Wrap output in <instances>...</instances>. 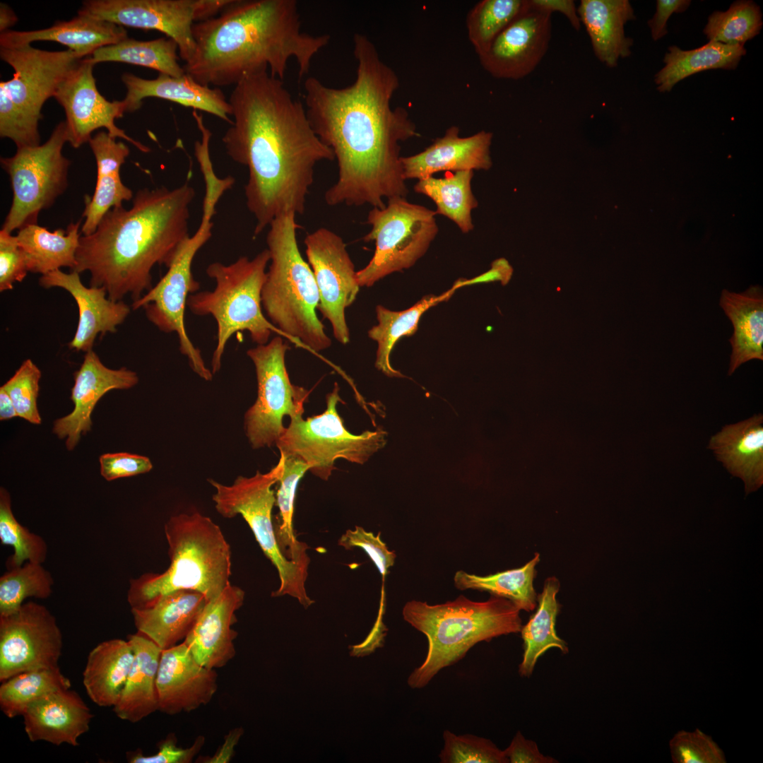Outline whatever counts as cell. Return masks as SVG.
Masks as SVG:
<instances>
[{
    "mask_svg": "<svg viewBox=\"0 0 763 763\" xmlns=\"http://www.w3.org/2000/svg\"><path fill=\"white\" fill-rule=\"evenodd\" d=\"M353 55L357 70L351 85L336 88L314 76L304 80L305 109L337 162V179L324 194L326 204L383 208L384 199L407 196L400 143L420 135L408 110L391 105L399 79L374 44L355 33Z\"/></svg>",
    "mask_w": 763,
    "mask_h": 763,
    "instance_id": "1",
    "label": "cell"
},
{
    "mask_svg": "<svg viewBox=\"0 0 763 763\" xmlns=\"http://www.w3.org/2000/svg\"><path fill=\"white\" fill-rule=\"evenodd\" d=\"M228 101L233 119L222 141L230 158L248 168L244 193L256 237L278 215L304 212L314 167L335 157L302 102L268 71L243 78Z\"/></svg>",
    "mask_w": 763,
    "mask_h": 763,
    "instance_id": "2",
    "label": "cell"
},
{
    "mask_svg": "<svg viewBox=\"0 0 763 763\" xmlns=\"http://www.w3.org/2000/svg\"><path fill=\"white\" fill-rule=\"evenodd\" d=\"M192 32L195 51L183 68L208 86L235 85L264 71L283 81L290 59L301 78L330 41L327 34L302 32L295 0H232Z\"/></svg>",
    "mask_w": 763,
    "mask_h": 763,
    "instance_id": "3",
    "label": "cell"
},
{
    "mask_svg": "<svg viewBox=\"0 0 763 763\" xmlns=\"http://www.w3.org/2000/svg\"><path fill=\"white\" fill-rule=\"evenodd\" d=\"M195 196L188 182L175 188L138 190L132 206L109 211L89 235L81 236L74 271H88L90 285L102 287L108 298L133 302L152 288L155 264L170 266L189 237V205Z\"/></svg>",
    "mask_w": 763,
    "mask_h": 763,
    "instance_id": "4",
    "label": "cell"
},
{
    "mask_svg": "<svg viewBox=\"0 0 763 763\" xmlns=\"http://www.w3.org/2000/svg\"><path fill=\"white\" fill-rule=\"evenodd\" d=\"M403 619L428 641L424 662L410 674L413 689L423 688L444 668L461 660L476 644L520 632V610L509 599L492 596L483 602L463 596L444 603L429 605L410 601L403 608Z\"/></svg>",
    "mask_w": 763,
    "mask_h": 763,
    "instance_id": "5",
    "label": "cell"
},
{
    "mask_svg": "<svg viewBox=\"0 0 763 763\" xmlns=\"http://www.w3.org/2000/svg\"><path fill=\"white\" fill-rule=\"evenodd\" d=\"M170 564L162 573H146L131 579L127 600L131 608H144L160 596L192 590L207 601L230 584L231 552L220 527L199 512L172 516L165 525Z\"/></svg>",
    "mask_w": 763,
    "mask_h": 763,
    "instance_id": "6",
    "label": "cell"
},
{
    "mask_svg": "<svg viewBox=\"0 0 763 763\" xmlns=\"http://www.w3.org/2000/svg\"><path fill=\"white\" fill-rule=\"evenodd\" d=\"M292 212L269 225L266 244L270 266L261 292V304L270 322L282 335L314 352L331 345L316 309L319 294L313 272L300 252Z\"/></svg>",
    "mask_w": 763,
    "mask_h": 763,
    "instance_id": "7",
    "label": "cell"
},
{
    "mask_svg": "<svg viewBox=\"0 0 763 763\" xmlns=\"http://www.w3.org/2000/svg\"><path fill=\"white\" fill-rule=\"evenodd\" d=\"M270 261L267 249L249 259L241 256L235 262H214L206 274L214 279L212 291L190 295L187 306L197 316H212L217 324V344L211 359V371L216 374L227 341L236 333L247 331L258 345L268 343L272 332L278 329L262 312L261 292Z\"/></svg>",
    "mask_w": 763,
    "mask_h": 763,
    "instance_id": "8",
    "label": "cell"
},
{
    "mask_svg": "<svg viewBox=\"0 0 763 763\" xmlns=\"http://www.w3.org/2000/svg\"><path fill=\"white\" fill-rule=\"evenodd\" d=\"M284 456L269 471H256L252 477L239 475L230 485L208 479L215 488L213 495L216 511L225 518L241 515L250 527L264 555L276 568L280 586L273 596L289 595L308 608L314 601L306 592L307 564L288 559L278 545L272 509L276 496L272 486L278 482L283 469Z\"/></svg>",
    "mask_w": 763,
    "mask_h": 763,
    "instance_id": "9",
    "label": "cell"
},
{
    "mask_svg": "<svg viewBox=\"0 0 763 763\" xmlns=\"http://www.w3.org/2000/svg\"><path fill=\"white\" fill-rule=\"evenodd\" d=\"M340 402L343 403L335 382L326 396V410L306 420L303 413L290 417L288 427L276 443L280 454L302 460L314 475L324 480L331 476L337 459L362 464L386 443V434L382 430L351 434L337 411Z\"/></svg>",
    "mask_w": 763,
    "mask_h": 763,
    "instance_id": "10",
    "label": "cell"
},
{
    "mask_svg": "<svg viewBox=\"0 0 763 763\" xmlns=\"http://www.w3.org/2000/svg\"><path fill=\"white\" fill-rule=\"evenodd\" d=\"M435 215V211L401 196L388 199L383 208H372L367 217L371 229L363 240L374 241L375 251L366 266L356 272L360 287H370L413 266L438 232Z\"/></svg>",
    "mask_w": 763,
    "mask_h": 763,
    "instance_id": "11",
    "label": "cell"
},
{
    "mask_svg": "<svg viewBox=\"0 0 763 763\" xmlns=\"http://www.w3.org/2000/svg\"><path fill=\"white\" fill-rule=\"evenodd\" d=\"M215 205L211 200L203 201L201 222L196 232L182 244L155 286L131 305L134 310L144 308L148 319L161 331L177 334L179 351L187 357L194 372L206 381H211L213 374L187 334L184 314L189 296L200 288L191 266L198 251L211 237V218L215 213Z\"/></svg>",
    "mask_w": 763,
    "mask_h": 763,
    "instance_id": "12",
    "label": "cell"
},
{
    "mask_svg": "<svg viewBox=\"0 0 763 763\" xmlns=\"http://www.w3.org/2000/svg\"><path fill=\"white\" fill-rule=\"evenodd\" d=\"M68 142L65 121L59 123L42 145L17 148L8 158H1L13 191L11 206L2 230L10 233L35 224L40 212L50 208L66 189L71 162L62 154Z\"/></svg>",
    "mask_w": 763,
    "mask_h": 763,
    "instance_id": "13",
    "label": "cell"
},
{
    "mask_svg": "<svg viewBox=\"0 0 763 763\" xmlns=\"http://www.w3.org/2000/svg\"><path fill=\"white\" fill-rule=\"evenodd\" d=\"M289 345L280 336L247 351L254 365L257 398L244 415V428L253 449L276 444L283 432L284 416L304 411L309 391L291 383L285 362Z\"/></svg>",
    "mask_w": 763,
    "mask_h": 763,
    "instance_id": "14",
    "label": "cell"
},
{
    "mask_svg": "<svg viewBox=\"0 0 763 763\" xmlns=\"http://www.w3.org/2000/svg\"><path fill=\"white\" fill-rule=\"evenodd\" d=\"M62 634L43 605L29 601L0 616V680L31 670L59 667Z\"/></svg>",
    "mask_w": 763,
    "mask_h": 763,
    "instance_id": "15",
    "label": "cell"
},
{
    "mask_svg": "<svg viewBox=\"0 0 763 763\" xmlns=\"http://www.w3.org/2000/svg\"><path fill=\"white\" fill-rule=\"evenodd\" d=\"M1 60L10 65L13 78L0 82V90L14 103L29 125L38 131L42 108L63 79L83 58L71 49L51 52L30 45L0 47Z\"/></svg>",
    "mask_w": 763,
    "mask_h": 763,
    "instance_id": "16",
    "label": "cell"
},
{
    "mask_svg": "<svg viewBox=\"0 0 763 763\" xmlns=\"http://www.w3.org/2000/svg\"><path fill=\"white\" fill-rule=\"evenodd\" d=\"M304 243L308 264L319 294L317 309L327 319L334 338L341 344L350 341L345 309L355 301L360 285L355 266L341 236L320 227L308 234Z\"/></svg>",
    "mask_w": 763,
    "mask_h": 763,
    "instance_id": "17",
    "label": "cell"
},
{
    "mask_svg": "<svg viewBox=\"0 0 763 763\" xmlns=\"http://www.w3.org/2000/svg\"><path fill=\"white\" fill-rule=\"evenodd\" d=\"M199 0H88L78 14L124 28L155 30L172 39L185 62L196 44L192 28L198 23Z\"/></svg>",
    "mask_w": 763,
    "mask_h": 763,
    "instance_id": "18",
    "label": "cell"
},
{
    "mask_svg": "<svg viewBox=\"0 0 763 763\" xmlns=\"http://www.w3.org/2000/svg\"><path fill=\"white\" fill-rule=\"evenodd\" d=\"M94 66L83 58L69 72L54 95L66 114L68 142L79 148L90 141L94 131L105 128L112 138H123L140 151L149 152L148 146L115 124V119L125 113L122 100L110 102L100 93L93 76Z\"/></svg>",
    "mask_w": 763,
    "mask_h": 763,
    "instance_id": "19",
    "label": "cell"
},
{
    "mask_svg": "<svg viewBox=\"0 0 763 763\" xmlns=\"http://www.w3.org/2000/svg\"><path fill=\"white\" fill-rule=\"evenodd\" d=\"M551 16L530 6L497 36L486 52L478 56L484 70L498 79L519 80L531 73L548 49Z\"/></svg>",
    "mask_w": 763,
    "mask_h": 763,
    "instance_id": "20",
    "label": "cell"
},
{
    "mask_svg": "<svg viewBox=\"0 0 763 763\" xmlns=\"http://www.w3.org/2000/svg\"><path fill=\"white\" fill-rule=\"evenodd\" d=\"M138 380L135 372L126 367L108 368L93 350L86 352L81 367L74 372L70 397L73 409L54 422L53 432L59 439L66 438V446L72 451L81 435L91 430V414L99 400L111 390L132 388Z\"/></svg>",
    "mask_w": 763,
    "mask_h": 763,
    "instance_id": "21",
    "label": "cell"
},
{
    "mask_svg": "<svg viewBox=\"0 0 763 763\" xmlns=\"http://www.w3.org/2000/svg\"><path fill=\"white\" fill-rule=\"evenodd\" d=\"M217 680L216 671L199 663L184 642L162 650L156 678L158 710L175 715L207 704L218 690Z\"/></svg>",
    "mask_w": 763,
    "mask_h": 763,
    "instance_id": "22",
    "label": "cell"
},
{
    "mask_svg": "<svg viewBox=\"0 0 763 763\" xmlns=\"http://www.w3.org/2000/svg\"><path fill=\"white\" fill-rule=\"evenodd\" d=\"M40 285L45 288L58 287L68 291L76 300L79 312L75 335L69 346L76 351L92 350L99 333H115L117 326L124 322L130 313V307L123 301H113L106 297L102 287H86L79 273H69L59 269L40 277Z\"/></svg>",
    "mask_w": 763,
    "mask_h": 763,
    "instance_id": "23",
    "label": "cell"
},
{
    "mask_svg": "<svg viewBox=\"0 0 763 763\" xmlns=\"http://www.w3.org/2000/svg\"><path fill=\"white\" fill-rule=\"evenodd\" d=\"M492 132L480 131L467 137L460 136L457 126L449 127L443 136L437 138L424 150L410 156H401L405 180L427 178L440 171L454 172L489 170L492 165L490 146Z\"/></svg>",
    "mask_w": 763,
    "mask_h": 763,
    "instance_id": "24",
    "label": "cell"
},
{
    "mask_svg": "<svg viewBox=\"0 0 763 763\" xmlns=\"http://www.w3.org/2000/svg\"><path fill=\"white\" fill-rule=\"evenodd\" d=\"M244 591L230 584L217 598L208 601L184 643L201 666L215 669L225 666L236 654L232 629L235 612L242 605Z\"/></svg>",
    "mask_w": 763,
    "mask_h": 763,
    "instance_id": "25",
    "label": "cell"
},
{
    "mask_svg": "<svg viewBox=\"0 0 763 763\" xmlns=\"http://www.w3.org/2000/svg\"><path fill=\"white\" fill-rule=\"evenodd\" d=\"M122 81L126 88L122 100L125 112L139 110L143 99L153 97L203 111L230 124L232 123L230 118L232 107L222 90L202 85L187 73L181 76L159 73L156 78L149 80L125 73Z\"/></svg>",
    "mask_w": 763,
    "mask_h": 763,
    "instance_id": "26",
    "label": "cell"
},
{
    "mask_svg": "<svg viewBox=\"0 0 763 763\" xmlns=\"http://www.w3.org/2000/svg\"><path fill=\"white\" fill-rule=\"evenodd\" d=\"M23 716L30 741L77 746L78 738L89 730L93 714L77 692L64 689L32 704Z\"/></svg>",
    "mask_w": 763,
    "mask_h": 763,
    "instance_id": "27",
    "label": "cell"
},
{
    "mask_svg": "<svg viewBox=\"0 0 763 763\" xmlns=\"http://www.w3.org/2000/svg\"><path fill=\"white\" fill-rule=\"evenodd\" d=\"M206 602L199 592L177 590L146 608H131V614L138 632L165 650L185 639Z\"/></svg>",
    "mask_w": 763,
    "mask_h": 763,
    "instance_id": "28",
    "label": "cell"
},
{
    "mask_svg": "<svg viewBox=\"0 0 763 763\" xmlns=\"http://www.w3.org/2000/svg\"><path fill=\"white\" fill-rule=\"evenodd\" d=\"M709 448L731 475L743 480L746 495L762 485V414L725 425L711 437Z\"/></svg>",
    "mask_w": 763,
    "mask_h": 763,
    "instance_id": "29",
    "label": "cell"
},
{
    "mask_svg": "<svg viewBox=\"0 0 763 763\" xmlns=\"http://www.w3.org/2000/svg\"><path fill=\"white\" fill-rule=\"evenodd\" d=\"M127 37V32L122 26L78 14L69 20L57 21L45 29L1 32L0 47L28 45L35 41H54L87 57L98 48L117 44Z\"/></svg>",
    "mask_w": 763,
    "mask_h": 763,
    "instance_id": "30",
    "label": "cell"
},
{
    "mask_svg": "<svg viewBox=\"0 0 763 763\" xmlns=\"http://www.w3.org/2000/svg\"><path fill=\"white\" fill-rule=\"evenodd\" d=\"M577 12L601 62L613 68L631 54L633 41L625 35V25L635 16L628 0H581Z\"/></svg>",
    "mask_w": 763,
    "mask_h": 763,
    "instance_id": "31",
    "label": "cell"
},
{
    "mask_svg": "<svg viewBox=\"0 0 763 763\" xmlns=\"http://www.w3.org/2000/svg\"><path fill=\"white\" fill-rule=\"evenodd\" d=\"M134 658L113 710L121 719L136 723L159 709L156 678L162 650L146 636L127 637Z\"/></svg>",
    "mask_w": 763,
    "mask_h": 763,
    "instance_id": "32",
    "label": "cell"
},
{
    "mask_svg": "<svg viewBox=\"0 0 763 763\" xmlns=\"http://www.w3.org/2000/svg\"><path fill=\"white\" fill-rule=\"evenodd\" d=\"M720 306L733 326L728 374L752 360H763V293L759 286H750L740 293L723 290Z\"/></svg>",
    "mask_w": 763,
    "mask_h": 763,
    "instance_id": "33",
    "label": "cell"
},
{
    "mask_svg": "<svg viewBox=\"0 0 763 763\" xmlns=\"http://www.w3.org/2000/svg\"><path fill=\"white\" fill-rule=\"evenodd\" d=\"M134 653L126 640L102 641L89 653L83 684L90 699L100 706H114L124 686Z\"/></svg>",
    "mask_w": 763,
    "mask_h": 763,
    "instance_id": "34",
    "label": "cell"
},
{
    "mask_svg": "<svg viewBox=\"0 0 763 763\" xmlns=\"http://www.w3.org/2000/svg\"><path fill=\"white\" fill-rule=\"evenodd\" d=\"M81 220L71 223L65 230L59 228L54 232L37 223L20 229L16 236L28 271L43 276L61 267L73 270L81 237Z\"/></svg>",
    "mask_w": 763,
    "mask_h": 763,
    "instance_id": "35",
    "label": "cell"
},
{
    "mask_svg": "<svg viewBox=\"0 0 763 763\" xmlns=\"http://www.w3.org/2000/svg\"><path fill=\"white\" fill-rule=\"evenodd\" d=\"M560 581L556 577H549L544 583L542 593L537 596L538 603L536 612L528 622L522 625L521 638L524 653L519 666L521 677H530L538 659L548 649L555 648L567 653V643L557 634L555 625L560 605L556 596L560 590Z\"/></svg>",
    "mask_w": 763,
    "mask_h": 763,
    "instance_id": "36",
    "label": "cell"
},
{
    "mask_svg": "<svg viewBox=\"0 0 763 763\" xmlns=\"http://www.w3.org/2000/svg\"><path fill=\"white\" fill-rule=\"evenodd\" d=\"M468 285L466 280H459L448 291L440 295H427L411 307L403 311H392L382 305L376 307L378 324L368 331L369 337L377 343L376 367L389 377L401 374L390 364V355L396 343L403 336H411L418 330L422 315L430 307L446 301L459 288Z\"/></svg>",
    "mask_w": 763,
    "mask_h": 763,
    "instance_id": "37",
    "label": "cell"
},
{
    "mask_svg": "<svg viewBox=\"0 0 763 763\" xmlns=\"http://www.w3.org/2000/svg\"><path fill=\"white\" fill-rule=\"evenodd\" d=\"M745 53L744 45L711 41L687 51L676 46L670 47L663 59L666 65L656 75L657 89L660 92L670 91L680 81L700 71L712 69H734Z\"/></svg>",
    "mask_w": 763,
    "mask_h": 763,
    "instance_id": "38",
    "label": "cell"
},
{
    "mask_svg": "<svg viewBox=\"0 0 763 763\" xmlns=\"http://www.w3.org/2000/svg\"><path fill=\"white\" fill-rule=\"evenodd\" d=\"M473 176V170L446 174L442 178L431 176L419 179L414 190L434 201L436 214L447 217L463 233H468L474 227L471 211L478 204L471 189Z\"/></svg>",
    "mask_w": 763,
    "mask_h": 763,
    "instance_id": "39",
    "label": "cell"
},
{
    "mask_svg": "<svg viewBox=\"0 0 763 763\" xmlns=\"http://www.w3.org/2000/svg\"><path fill=\"white\" fill-rule=\"evenodd\" d=\"M178 45L172 39L160 37L141 41L127 37L117 44L96 49L87 59L95 65L106 61L122 62L158 71L172 76L185 74L178 63Z\"/></svg>",
    "mask_w": 763,
    "mask_h": 763,
    "instance_id": "40",
    "label": "cell"
},
{
    "mask_svg": "<svg viewBox=\"0 0 763 763\" xmlns=\"http://www.w3.org/2000/svg\"><path fill=\"white\" fill-rule=\"evenodd\" d=\"M540 561L539 553L521 567L478 576L458 571L454 575L456 587L460 590L473 589L487 591L492 596L510 600L520 610L527 612L536 607L537 594L533 587L536 566Z\"/></svg>",
    "mask_w": 763,
    "mask_h": 763,
    "instance_id": "41",
    "label": "cell"
},
{
    "mask_svg": "<svg viewBox=\"0 0 763 763\" xmlns=\"http://www.w3.org/2000/svg\"><path fill=\"white\" fill-rule=\"evenodd\" d=\"M71 687V681L61 672L59 666L25 671L2 682L0 708L8 718L23 716L36 701Z\"/></svg>",
    "mask_w": 763,
    "mask_h": 763,
    "instance_id": "42",
    "label": "cell"
},
{
    "mask_svg": "<svg viewBox=\"0 0 763 763\" xmlns=\"http://www.w3.org/2000/svg\"><path fill=\"white\" fill-rule=\"evenodd\" d=\"M282 455L284 465L276 496V504L279 509L278 521L274 524L277 541L288 559L309 564L306 553L307 546L296 539L292 526L296 489L302 477L309 471V466L300 459Z\"/></svg>",
    "mask_w": 763,
    "mask_h": 763,
    "instance_id": "43",
    "label": "cell"
},
{
    "mask_svg": "<svg viewBox=\"0 0 763 763\" xmlns=\"http://www.w3.org/2000/svg\"><path fill=\"white\" fill-rule=\"evenodd\" d=\"M530 7L528 0H481L466 16L469 41L478 57L487 51L497 36Z\"/></svg>",
    "mask_w": 763,
    "mask_h": 763,
    "instance_id": "44",
    "label": "cell"
},
{
    "mask_svg": "<svg viewBox=\"0 0 763 763\" xmlns=\"http://www.w3.org/2000/svg\"><path fill=\"white\" fill-rule=\"evenodd\" d=\"M53 585L52 576L42 564L27 562L8 569L0 577V616L15 613L29 597L47 598Z\"/></svg>",
    "mask_w": 763,
    "mask_h": 763,
    "instance_id": "45",
    "label": "cell"
},
{
    "mask_svg": "<svg viewBox=\"0 0 763 763\" xmlns=\"http://www.w3.org/2000/svg\"><path fill=\"white\" fill-rule=\"evenodd\" d=\"M762 20L759 7L751 1H738L724 12H714L704 29L709 41L744 45L759 33Z\"/></svg>",
    "mask_w": 763,
    "mask_h": 763,
    "instance_id": "46",
    "label": "cell"
},
{
    "mask_svg": "<svg viewBox=\"0 0 763 763\" xmlns=\"http://www.w3.org/2000/svg\"><path fill=\"white\" fill-rule=\"evenodd\" d=\"M0 540L13 549V554L6 560L8 569L27 562L43 564L47 559V543L18 521L12 511L10 494L3 487L0 488Z\"/></svg>",
    "mask_w": 763,
    "mask_h": 763,
    "instance_id": "47",
    "label": "cell"
},
{
    "mask_svg": "<svg viewBox=\"0 0 763 763\" xmlns=\"http://www.w3.org/2000/svg\"><path fill=\"white\" fill-rule=\"evenodd\" d=\"M133 198L131 189L122 182L119 172L97 173V182L93 196L85 200L82 218H85L81 233L89 235L96 230L105 214L114 207Z\"/></svg>",
    "mask_w": 763,
    "mask_h": 763,
    "instance_id": "48",
    "label": "cell"
},
{
    "mask_svg": "<svg viewBox=\"0 0 763 763\" xmlns=\"http://www.w3.org/2000/svg\"><path fill=\"white\" fill-rule=\"evenodd\" d=\"M443 739L439 755L442 763H508L504 750L489 739L448 730L444 731Z\"/></svg>",
    "mask_w": 763,
    "mask_h": 763,
    "instance_id": "49",
    "label": "cell"
},
{
    "mask_svg": "<svg viewBox=\"0 0 763 763\" xmlns=\"http://www.w3.org/2000/svg\"><path fill=\"white\" fill-rule=\"evenodd\" d=\"M41 371L27 359L1 387L10 396L18 417L34 425L41 423L37 408L39 381Z\"/></svg>",
    "mask_w": 763,
    "mask_h": 763,
    "instance_id": "50",
    "label": "cell"
},
{
    "mask_svg": "<svg viewBox=\"0 0 763 763\" xmlns=\"http://www.w3.org/2000/svg\"><path fill=\"white\" fill-rule=\"evenodd\" d=\"M672 758L675 763H725L721 749L712 738L696 729L677 733L670 741Z\"/></svg>",
    "mask_w": 763,
    "mask_h": 763,
    "instance_id": "51",
    "label": "cell"
},
{
    "mask_svg": "<svg viewBox=\"0 0 763 763\" xmlns=\"http://www.w3.org/2000/svg\"><path fill=\"white\" fill-rule=\"evenodd\" d=\"M338 545L345 550L355 547L362 548L374 563L383 581L396 557L395 552L389 550L381 540L380 533L375 536L360 526H355V530H348L338 540Z\"/></svg>",
    "mask_w": 763,
    "mask_h": 763,
    "instance_id": "52",
    "label": "cell"
},
{
    "mask_svg": "<svg viewBox=\"0 0 763 763\" xmlns=\"http://www.w3.org/2000/svg\"><path fill=\"white\" fill-rule=\"evenodd\" d=\"M28 272L25 256L19 247L16 236L0 230V291L12 290L16 282H21Z\"/></svg>",
    "mask_w": 763,
    "mask_h": 763,
    "instance_id": "53",
    "label": "cell"
},
{
    "mask_svg": "<svg viewBox=\"0 0 763 763\" xmlns=\"http://www.w3.org/2000/svg\"><path fill=\"white\" fill-rule=\"evenodd\" d=\"M99 461L100 474L107 481L146 473L153 468L148 457L126 452L104 454Z\"/></svg>",
    "mask_w": 763,
    "mask_h": 763,
    "instance_id": "54",
    "label": "cell"
},
{
    "mask_svg": "<svg viewBox=\"0 0 763 763\" xmlns=\"http://www.w3.org/2000/svg\"><path fill=\"white\" fill-rule=\"evenodd\" d=\"M205 742L203 736H199L189 747L182 748L177 746L175 734H170L159 744L158 751L150 756H145L137 751L129 755V762L131 763H189L201 750Z\"/></svg>",
    "mask_w": 763,
    "mask_h": 763,
    "instance_id": "55",
    "label": "cell"
},
{
    "mask_svg": "<svg viewBox=\"0 0 763 763\" xmlns=\"http://www.w3.org/2000/svg\"><path fill=\"white\" fill-rule=\"evenodd\" d=\"M504 752L510 763L558 762L555 758L542 754L536 742L525 738L520 731L516 733Z\"/></svg>",
    "mask_w": 763,
    "mask_h": 763,
    "instance_id": "56",
    "label": "cell"
},
{
    "mask_svg": "<svg viewBox=\"0 0 763 763\" xmlns=\"http://www.w3.org/2000/svg\"><path fill=\"white\" fill-rule=\"evenodd\" d=\"M691 1L688 0H658L656 11L653 18L648 21L651 36L654 40L663 37L667 33L666 23L673 13L685 11Z\"/></svg>",
    "mask_w": 763,
    "mask_h": 763,
    "instance_id": "57",
    "label": "cell"
},
{
    "mask_svg": "<svg viewBox=\"0 0 763 763\" xmlns=\"http://www.w3.org/2000/svg\"><path fill=\"white\" fill-rule=\"evenodd\" d=\"M531 7L552 14L553 12L562 13L569 20L572 28L579 31L581 21L577 12V7L572 0H529Z\"/></svg>",
    "mask_w": 763,
    "mask_h": 763,
    "instance_id": "58",
    "label": "cell"
},
{
    "mask_svg": "<svg viewBox=\"0 0 763 763\" xmlns=\"http://www.w3.org/2000/svg\"><path fill=\"white\" fill-rule=\"evenodd\" d=\"M243 734L242 728H236L227 733L221 747L218 750L213 757H205L202 762L206 763H227L229 762L235 753V747L240 737Z\"/></svg>",
    "mask_w": 763,
    "mask_h": 763,
    "instance_id": "59",
    "label": "cell"
},
{
    "mask_svg": "<svg viewBox=\"0 0 763 763\" xmlns=\"http://www.w3.org/2000/svg\"><path fill=\"white\" fill-rule=\"evenodd\" d=\"M512 272L513 269L509 262L505 259H499L492 263V268L488 271L471 279V284L496 280L505 284L511 278Z\"/></svg>",
    "mask_w": 763,
    "mask_h": 763,
    "instance_id": "60",
    "label": "cell"
},
{
    "mask_svg": "<svg viewBox=\"0 0 763 763\" xmlns=\"http://www.w3.org/2000/svg\"><path fill=\"white\" fill-rule=\"evenodd\" d=\"M18 417L13 403L6 391L0 387V420H7Z\"/></svg>",
    "mask_w": 763,
    "mask_h": 763,
    "instance_id": "61",
    "label": "cell"
},
{
    "mask_svg": "<svg viewBox=\"0 0 763 763\" xmlns=\"http://www.w3.org/2000/svg\"><path fill=\"white\" fill-rule=\"evenodd\" d=\"M18 21L14 11L7 4H0V32L10 30Z\"/></svg>",
    "mask_w": 763,
    "mask_h": 763,
    "instance_id": "62",
    "label": "cell"
}]
</instances>
